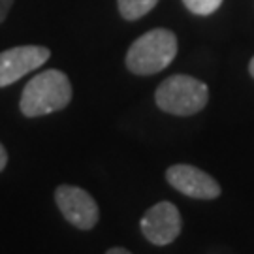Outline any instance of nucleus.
<instances>
[{"instance_id":"13","label":"nucleus","mask_w":254,"mask_h":254,"mask_svg":"<svg viewBox=\"0 0 254 254\" xmlns=\"http://www.w3.org/2000/svg\"><path fill=\"white\" fill-rule=\"evenodd\" d=\"M249 72H251V75L254 77V57H253V61H251V64H249Z\"/></svg>"},{"instance_id":"3","label":"nucleus","mask_w":254,"mask_h":254,"mask_svg":"<svg viewBox=\"0 0 254 254\" xmlns=\"http://www.w3.org/2000/svg\"><path fill=\"white\" fill-rule=\"evenodd\" d=\"M156 106L172 115H194L207 106L209 89L196 77L177 73L160 83L154 94Z\"/></svg>"},{"instance_id":"6","label":"nucleus","mask_w":254,"mask_h":254,"mask_svg":"<svg viewBox=\"0 0 254 254\" xmlns=\"http://www.w3.org/2000/svg\"><path fill=\"white\" fill-rule=\"evenodd\" d=\"M51 51L44 46H19L0 53V87L19 81L23 75L47 63Z\"/></svg>"},{"instance_id":"8","label":"nucleus","mask_w":254,"mask_h":254,"mask_svg":"<svg viewBox=\"0 0 254 254\" xmlns=\"http://www.w3.org/2000/svg\"><path fill=\"white\" fill-rule=\"evenodd\" d=\"M121 15L128 21H136L143 17L158 4V0H117Z\"/></svg>"},{"instance_id":"1","label":"nucleus","mask_w":254,"mask_h":254,"mask_svg":"<svg viewBox=\"0 0 254 254\" xmlns=\"http://www.w3.org/2000/svg\"><path fill=\"white\" fill-rule=\"evenodd\" d=\"M72 100V83L61 70H46L25 85L19 108L25 117H44L64 109Z\"/></svg>"},{"instance_id":"10","label":"nucleus","mask_w":254,"mask_h":254,"mask_svg":"<svg viewBox=\"0 0 254 254\" xmlns=\"http://www.w3.org/2000/svg\"><path fill=\"white\" fill-rule=\"evenodd\" d=\"M15 0H0V23L6 19V15L9 13V9L13 6Z\"/></svg>"},{"instance_id":"7","label":"nucleus","mask_w":254,"mask_h":254,"mask_svg":"<svg viewBox=\"0 0 254 254\" xmlns=\"http://www.w3.org/2000/svg\"><path fill=\"white\" fill-rule=\"evenodd\" d=\"M166 179L175 190L196 200H215L222 192L220 185L209 173L190 164H175L168 168Z\"/></svg>"},{"instance_id":"9","label":"nucleus","mask_w":254,"mask_h":254,"mask_svg":"<svg viewBox=\"0 0 254 254\" xmlns=\"http://www.w3.org/2000/svg\"><path fill=\"white\" fill-rule=\"evenodd\" d=\"M183 2L196 15H211L222 4V0H183Z\"/></svg>"},{"instance_id":"12","label":"nucleus","mask_w":254,"mask_h":254,"mask_svg":"<svg viewBox=\"0 0 254 254\" xmlns=\"http://www.w3.org/2000/svg\"><path fill=\"white\" fill-rule=\"evenodd\" d=\"M106 254H132V253L127 251V249H123V247H113V249H109Z\"/></svg>"},{"instance_id":"2","label":"nucleus","mask_w":254,"mask_h":254,"mask_svg":"<svg viewBox=\"0 0 254 254\" xmlns=\"http://www.w3.org/2000/svg\"><path fill=\"white\" fill-rule=\"evenodd\" d=\"M177 55V38L168 28H154L139 36L127 53L128 70L136 75H153L168 68Z\"/></svg>"},{"instance_id":"11","label":"nucleus","mask_w":254,"mask_h":254,"mask_svg":"<svg viewBox=\"0 0 254 254\" xmlns=\"http://www.w3.org/2000/svg\"><path fill=\"white\" fill-rule=\"evenodd\" d=\"M6 164H8V153H6L4 145L0 143V172L6 168Z\"/></svg>"},{"instance_id":"4","label":"nucleus","mask_w":254,"mask_h":254,"mask_svg":"<svg viewBox=\"0 0 254 254\" xmlns=\"http://www.w3.org/2000/svg\"><path fill=\"white\" fill-rule=\"evenodd\" d=\"M57 207L77 230H92L100 218V209L87 190L73 185H61L55 190Z\"/></svg>"},{"instance_id":"5","label":"nucleus","mask_w":254,"mask_h":254,"mask_svg":"<svg viewBox=\"0 0 254 254\" xmlns=\"http://www.w3.org/2000/svg\"><path fill=\"white\" fill-rule=\"evenodd\" d=\"M183 220L172 201H158L141 218V232L149 243L158 247L173 243L181 234Z\"/></svg>"}]
</instances>
